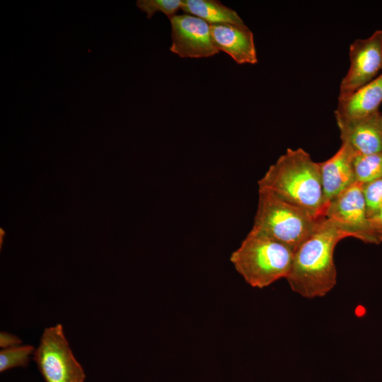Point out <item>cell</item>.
I'll return each mask as SVG.
<instances>
[{
  "label": "cell",
  "mask_w": 382,
  "mask_h": 382,
  "mask_svg": "<svg viewBox=\"0 0 382 382\" xmlns=\"http://www.w3.org/2000/svg\"><path fill=\"white\" fill-rule=\"evenodd\" d=\"M346 238L327 218L294 252L286 279L291 289L303 298L312 299L328 294L337 283L334 252L337 244Z\"/></svg>",
  "instance_id": "6da1fadb"
},
{
  "label": "cell",
  "mask_w": 382,
  "mask_h": 382,
  "mask_svg": "<svg viewBox=\"0 0 382 382\" xmlns=\"http://www.w3.org/2000/svg\"><path fill=\"white\" fill-rule=\"evenodd\" d=\"M257 184L258 190H270L315 217H325L319 163L301 148L287 149Z\"/></svg>",
  "instance_id": "7a4b0ae2"
},
{
  "label": "cell",
  "mask_w": 382,
  "mask_h": 382,
  "mask_svg": "<svg viewBox=\"0 0 382 382\" xmlns=\"http://www.w3.org/2000/svg\"><path fill=\"white\" fill-rule=\"evenodd\" d=\"M294 251L260 233L250 231L230 260L251 286L262 289L289 273Z\"/></svg>",
  "instance_id": "3957f363"
},
{
  "label": "cell",
  "mask_w": 382,
  "mask_h": 382,
  "mask_svg": "<svg viewBox=\"0 0 382 382\" xmlns=\"http://www.w3.org/2000/svg\"><path fill=\"white\" fill-rule=\"evenodd\" d=\"M323 218L292 204L267 190H258L252 231L272 238L294 252L317 229Z\"/></svg>",
  "instance_id": "277c9868"
},
{
  "label": "cell",
  "mask_w": 382,
  "mask_h": 382,
  "mask_svg": "<svg viewBox=\"0 0 382 382\" xmlns=\"http://www.w3.org/2000/svg\"><path fill=\"white\" fill-rule=\"evenodd\" d=\"M33 359L45 382H84L83 367L75 358L61 324L46 328Z\"/></svg>",
  "instance_id": "5b68a950"
},
{
  "label": "cell",
  "mask_w": 382,
  "mask_h": 382,
  "mask_svg": "<svg viewBox=\"0 0 382 382\" xmlns=\"http://www.w3.org/2000/svg\"><path fill=\"white\" fill-rule=\"evenodd\" d=\"M349 68L341 81L338 100H345L382 71V30L354 40L349 47Z\"/></svg>",
  "instance_id": "8992f818"
},
{
  "label": "cell",
  "mask_w": 382,
  "mask_h": 382,
  "mask_svg": "<svg viewBox=\"0 0 382 382\" xmlns=\"http://www.w3.org/2000/svg\"><path fill=\"white\" fill-rule=\"evenodd\" d=\"M325 217L346 238L376 244L369 228L362 184L356 182L334 198L326 208Z\"/></svg>",
  "instance_id": "52a82bcc"
},
{
  "label": "cell",
  "mask_w": 382,
  "mask_h": 382,
  "mask_svg": "<svg viewBox=\"0 0 382 382\" xmlns=\"http://www.w3.org/2000/svg\"><path fill=\"white\" fill-rule=\"evenodd\" d=\"M172 43L170 51L181 58H202L219 52L211 32V25L187 13L170 19Z\"/></svg>",
  "instance_id": "ba28073f"
},
{
  "label": "cell",
  "mask_w": 382,
  "mask_h": 382,
  "mask_svg": "<svg viewBox=\"0 0 382 382\" xmlns=\"http://www.w3.org/2000/svg\"><path fill=\"white\" fill-rule=\"evenodd\" d=\"M342 144L355 155L382 152V112L379 110L356 117H335Z\"/></svg>",
  "instance_id": "9c48e42d"
},
{
  "label": "cell",
  "mask_w": 382,
  "mask_h": 382,
  "mask_svg": "<svg viewBox=\"0 0 382 382\" xmlns=\"http://www.w3.org/2000/svg\"><path fill=\"white\" fill-rule=\"evenodd\" d=\"M355 156L342 144L332 157L319 163L325 210L334 198L357 182L353 166Z\"/></svg>",
  "instance_id": "30bf717a"
},
{
  "label": "cell",
  "mask_w": 382,
  "mask_h": 382,
  "mask_svg": "<svg viewBox=\"0 0 382 382\" xmlns=\"http://www.w3.org/2000/svg\"><path fill=\"white\" fill-rule=\"evenodd\" d=\"M214 42L219 51L228 54L237 64L257 62L253 32L245 25H211Z\"/></svg>",
  "instance_id": "8fae6325"
},
{
  "label": "cell",
  "mask_w": 382,
  "mask_h": 382,
  "mask_svg": "<svg viewBox=\"0 0 382 382\" xmlns=\"http://www.w3.org/2000/svg\"><path fill=\"white\" fill-rule=\"evenodd\" d=\"M382 103V72L350 97L338 100L335 117H356L379 110Z\"/></svg>",
  "instance_id": "7c38bea8"
},
{
  "label": "cell",
  "mask_w": 382,
  "mask_h": 382,
  "mask_svg": "<svg viewBox=\"0 0 382 382\" xmlns=\"http://www.w3.org/2000/svg\"><path fill=\"white\" fill-rule=\"evenodd\" d=\"M181 10L210 25H245L236 11L216 0H182Z\"/></svg>",
  "instance_id": "4fadbf2b"
},
{
  "label": "cell",
  "mask_w": 382,
  "mask_h": 382,
  "mask_svg": "<svg viewBox=\"0 0 382 382\" xmlns=\"http://www.w3.org/2000/svg\"><path fill=\"white\" fill-rule=\"evenodd\" d=\"M353 166L356 181L364 184L382 178V152L357 155Z\"/></svg>",
  "instance_id": "5bb4252c"
},
{
  "label": "cell",
  "mask_w": 382,
  "mask_h": 382,
  "mask_svg": "<svg viewBox=\"0 0 382 382\" xmlns=\"http://www.w3.org/2000/svg\"><path fill=\"white\" fill-rule=\"evenodd\" d=\"M34 352V347L29 345L2 349L0 352V371L2 373L16 367H26L30 356Z\"/></svg>",
  "instance_id": "9a60e30c"
},
{
  "label": "cell",
  "mask_w": 382,
  "mask_h": 382,
  "mask_svg": "<svg viewBox=\"0 0 382 382\" xmlns=\"http://www.w3.org/2000/svg\"><path fill=\"white\" fill-rule=\"evenodd\" d=\"M182 0H138L136 5L139 9L151 18L156 13L162 12L169 19L177 15L181 9Z\"/></svg>",
  "instance_id": "2e32d148"
},
{
  "label": "cell",
  "mask_w": 382,
  "mask_h": 382,
  "mask_svg": "<svg viewBox=\"0 0 382 382\" xmlns=\"http://www.w3.org/2000/svg\"><path fill=\"white\" fill-rule=\"evenodd\" d=\"M368 219L382 207V178L362 184Z\"/></svg>",
  "instance_id": "e0dca14e"
},
{
  "label": "cell",
  "mask_w": 382,
  "mask_h": 382,
  "mask_svg": "<svg viewBox=\"0 0 382 382\" xmlns=\"http://www.w3.org/2000/svg\"><path fill=\"white\" fill-rule=\"evenodd\" d=\"M368 220L375 243H381L382 242V207Z\"/></svg>",
  "instance_id": "ac0fdd59"
},
{
  "label": "cell",
  "mask_w": 382,
  "mask_h": 382,
  "mask_svg": "<svg viewBox=\"0 0 382 382\" xmlns=\"http://www.w3.org/2000/svg\"><path fill=\"white\" fill-rule=\"evenodd\" d=\"M21 343V340L16 335L4 331L0 332V347L1 348H11L20 345Z\"/></svg>",
  "instance_id": "d6986e66"
}]
</instances>
